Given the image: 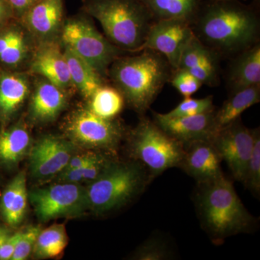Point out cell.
Returning <instances> with one entry per match:
<instances>
[{
	"instance_id": "6da1fadb",
	"label": "cell",
	"mask_w": 260,
	"mask_h": 260,
	"mask_svg": "<svg viewBox=\"0 0 260 260\" xmlns=\"http://www.w3.org/2000/svg\"><path fill=\"white\" fill-rule=\"evenodd\" d=\"M191 25L195 37L220 56H236L259 44V15L237 0H209Z\"/></svg>"
},
{
	"instance_id": "7a4b0ae2",
	"label": "cell",
	"mask_w": 260,
	"mask_h": 260,
	"mask_svg": "<svg viewBox=\"0 0 260 260\" xmlns=\"http://www.w3.org/2000/svg\"><path fill=\"white\" fill-rule=\"evenodd\" d=\"M174 71L162 54L144 49L135 55L117 58L112 63L111 77L129 105L144 114L170 82Z\"/></svg>"
},
{
	"instance_id": "3957f363",
	"label": "cell",
	"mask_w": 260,
	"mask_h": 260,
	"mask_svg": "<svg viewBox=\"0 0 260 260\" xmlns=\"http://www.w3.org/2000/svg\"><path fill=\"white\" fill-rule=\"evenodd\" d=\"M198 184L196 205L200 220L213 240L218 242L254 229L255 219L225 176Z\"/></svg>"
},
{
	"instance_id": "277c9868",
	"label": "cell",
	"mask_w": 260,
	"mask_h": 260,
	"mask_svg": "<svg viewBox=\"0 0 260 260\" xmlns=\"http://www.w3.org/2000/svg\"><path fill=\"white\" fill-rule=\"evenodd\" d=\"M84 9L96 19L116 47L141 51L153 25V15L142 0H84Z\"/></svg>"
},
{
	"instance_id": "5b68a950",
	"label": "cell",
	"mask_w": 260,
	"mask_h": 260,
	"mask_svg": "<svg viewBox=\"0 0 260 260\" xmlns=\"http://www.w3.org/2000/svg\"><path fill=\"white\" fill-rule=\"evenodd\" d=\"M151 180L146 168L139 161L111 162L85 189L88 208L99 213L119 208L142 192Z\"/></svg>"
},
{
	"instance_id": "8992f818",
	"label": "cell",
	"mask_w": 260,
	"mask_h": 260,
	"mask_svg": "<svg viewBox=\"0 0 260 260\" xmlns=\"http://www.w3.org/2000/svg\"><path fill=\"white\" fill-rule=\"evenodd\" d=\"M131 136L133 156L146 168L152 179L168 169L180 166L184 153L182 143L155 121L143 118Z\"/></svg>"
},
{
	"instance_id": "52a82bcc",
	"label": "cell",
	"mask_w": 260,
	"mask_h": 260,
	"mask_svg": "<svg viewBox=\"0 0 260 260\" xmlns=\"http://www.w3.org/2000/svg\"><path fill=\"white\" fill-rule=\"evenodd\" d=\"M61 37L65 47L86 61L99 74L104 73L119 56L118 47L103 37L86 19L68 20Z\"/></svg>"
},
{
	"instance_id": "ba28073f",
	"label": "cell",
	"mask_w": 260,
	"mask_h": 260,
	"mask_svg": "<svg viewBox=\"0 0 260 260\" xmlns=\"http://www.w3.org/2000/svg\"><path fill=\"white\" fill-rule=\"evenodd\" d=\"M38 218L43 221L77 215L88 208L86 190L79 184L64 182L30 193Z\"/></svg>"
},
{
	"instance_id": "9c48e42d",
	"label": "cell",
	"mask_w": 260,
	"mask_h": 260,
	"mask_svg": "<svg viewBox=\"0 0 260 260\" xmlns=\"http://www.w3.org/2000/svg\"><path fill=\"white\" fill-rule=\"evenodd\" d=\"M256 129L246 127L239 118L219 129L213 138L222 160L226 162L233 177L239 182L244 181L254 147Z\"/></svg>"
},
{
	"instance_id": "30bf717a",
	"label": "cell",
	"mask_w": 260,
	"mask_h": 260,
	"mask_svg": "<svg viewBox=\"0 0 260 260\" xmlns=\"http://www.w3.org/2000/svg\"><path fill=\"white\" fill-rule=\"evenodd\" d=\"M194 36L191 23L187 20H155L149 30L143 49H152L160 53L175 70L179 67L183 51Z\"/></svg>"
},
{
	"instance_id": "8fae6325",
	"label": "cell",
	"mask_w": 260,
	"mask_h": 260,
	"mask_svg": "<svg viewBox=\"0 0 260 260\" xmlns=\"http://www.w3.org/2000/svg\"><path fill=\"white\" fill-rule=\"evenodd\" d=\"M68 131L78 143L95 148H114L121 135L120 126L113 119L101 117L90 109L75 114Z\"/></svg>"
},
{
	"instance_id": "7c38bea8",
	"label": "cell",
	"mask_w": 260,
	"mask_h": 260,
	"mask_svg": "<svg viewBox=\"0 0 260 260\" xmlns=\"http://www.w3.org/2000/svg\"><path fill=\"white\" fill-rule=\"evenodd\" d=\"M184 153L179 168L194 178L198 184L224 175L223 161L212 140H199L183 144Z\"/></svg>"
},
{
	"instance_id": "4fadbf2b",
	"label": "cell",
	"mask_w": 260,
	"mask_h": 260,
	"mask_svg": "<svg viewBox=\"0 0 260 260\" xmlns=\"http://www.w3.org/2000/svg\"><path fill=\"white\" fill-rule=\"evenodd\" d=\"M70 143L55 137H44L30 151V172L34 177L44 179L64 171L73 156Z\"/></svg>"
},
{
	"instance_id": "5bb4252c",
	"label": "cell",
	"mask_w": 260,
	"mask_h": 260,
	"mask_svg": "<svg viewBox=\"0 0 260 260\" xmlns=\"http://www.w3.org/2000/svg\"><path fill=\"white\" fill-rule=\"evenodd\" d=\"M154 121L182 144L195 140H212L219 131L215 112L182 117H169L154 113Z\"/></svg>"
},
{
	"instance_id": "9a60e30c",
	"label": "cell",
	"mask_w": 260,
	"mask_h": 260,
	"mask_svg": "<svg viewBox=\"0 0 260 260\" xmlns=\"http://www.w3.org/2000/svg\"><path fill=\"white\" fill-rule=\"evenodd\" d=\"M220 57L194 36L181 54L178 69L189 72L203 85L215 86L219 83Z\"/></svg>"
},
{
	"instance_id": "2e32d148",
	"label": "cell",
	"mask_w": 260,
	"mask_h": 260,
	"mask_svg": "<svg viewBox=\"0 0 260 260\" xmlns=\"http://www.w3.org/2000/svg\"><path fill=\"white\" fill-rule=\"evenodd\" d=\"M228 83L232 93L260 85L259 43L235 56L229 68Z\"/></svg>"
},
{
	"instance_id": "e0dca14e",
	"label": "cell",
	"mask_w": 260,
	"mask_h": 260,
	"mask_svg": "<svg viewBox=\"0 0 260 260\" xmlns=\"http://www.w3.org/2000/svg\"><path fill=\"white\" fill-rule=\"evenodd\" d=\"M32 70L47 81L62 88L72 83L64 54L55 45H48L37 51Z\"/></svg>"
},
{
	"instance_id": "ac0fdd59",
	"label": "cell",
	"mask_w": 260,
	"mask_h": 260,
	"mask_svg": "<svg viewBox=\"0 0 260 260\" xmlns=\"http://www.w3.org/2000/svg\"><path fill=\"white\" fill-rule=\"evenodd\" d=\"M32 32L41 37L54 34L63 16L61 0H38L23 15Z\"/></svg>"
},
{
	"instance_id": "d6986e66",
	"label": "cell",
	"mask_w": 260,
	"mask_h": 260,
	"mask_svg": "<svg viewBox=\"0 0 260 260\" xmlns=\"http://www.w3.org/2000/svg\"><path fill=\"white\" fill-rule=\"evenodd\" d=\"M28 205L25 173L18 174L7 186L0 201L2 216L10 226L21 223Z\"/></svg>"
},
{
	"instance_id": "ffe728a7",
	"label": "cell",
	"mask_w": 260,
	"mask_h": 260,
	"mask_svg": "<svg viewBox=\"0 0 260 260\" xmlns=\"http://www.w3.org/2000/svg\"><path fill=\"white\" fill-rule=\"evenodd\" d=\"M260 102V85H253L233 93L222 107L215 112L218 129L229 125L240 118L246 109Z\"/></svg>"
},
{
	"instance_id": "44dd1931",
	"label": "cell",
	"mask_w": 260,
	"mask_h": 260,
	"mask_svg": "<svg viewBox=\"0 0 260 260\" xmlns=\"http://www.w3.org/2000/svg\"><path fill=\"white\" fill-rule=\"evenodd\" d=\"M65 102L61 88L50 82H43L39 84L32 96V115L41 121L51 120L61 112Z\"/></svg>"
},
{
	"instance_id": "7402d4cb",
	"label": "cell",
	"mask_w": 260,
	"mask_h": 260,
	"mask_svg": "<svg viewBox=\"0 0 260 260\" xmlns=\"http://www.w3.org/2000/svg\"><path fill=\"white\" fill-rule=\"evenodd\" d=\"M65 58L69 68L71 82L84 96L90 99L102 86L100 75L95 70L70 48L65 47Z\"/></svg>"
},
{
	"instance_id": "603a6c76",
	"label": "cell",
	"mask_w": 260,
	"mask_h": 260,
	"mask_svg": "<svg viewBox=\"0 0 260 260\" xmlns=\"http://www.w3.org/2000/svg\"><path fill=\"white\" fill-rule=\"evenodd\" d=\"M154 20L192 21L201 5V0H142Z\"/></svg>"
},
{
	"instance_id": "cb8c5ba5",
	"label": "cell",
	"mask_w": 260,
	"mask_h": 260,
	"mask_svg": "<svg viewBox=\"0 0 260 260\" xmlns=\"http://www.w3.org/2000/svg\"><path fill=\"white\" fill-rule=\"evenodd\" d=\"M28 93V84L23 77L9 75L0 80V114L11 115L22 105Z\"/></svg>"
},
{
	"instance_id": "d4e9b609",
	"label": "cell",
	"mask_w": 260,
	"mask_h": 260,
	"mask_svg": "<svg viewBox=\"0 0 260 260\" xmlns=\"http://www.w3.org/2000/svg\"><path fill=\"white\" fill-rule=\"evenodd\" d=\"M30 144L27 130L20 126L0 133V161L15 164L23 158Z\"/></svg>"
},
{
	"instance_id": "484cf974",
	"label": "cell",
	"mask_w": 260,
	"mask_h": 260,
	"mask_svg": "<svg viewBox=\"0 0 260 260\" xmlns=\"http://www.w3.org/2000/svg\"><path fill=\"white\" fill-rule=\"evenodd\" d=\"M68 244L66 229L62 224H54L41 231L32 251L38 258H51L59 255Z\"/></svg>"
},
{
	"instance_id": "4316f807",
	"label": "cell",
	"mask_w": 260,
	"mask_h": 260,
	"mask_svg": "<svg viewBox=\"0 0 260 260\" xmlns=\"http://www.w3.org/2000/svg\"><path fill=\"white\" fill-rule=\"evenodd\" d=\"M90 99V110L104 119H114L124 107V97L112 87L102 85Z\"/></svg>"
},
{
	"instance_id": "83f0119b",
	"label": "cell",
	"mask_w": 260,
	"mask_h": 260,
	"mask_svg": "<svg viewBox=\"0 0 260 260\" xmlns=\"http://www.w3.org/2000/svg\"><path fill=\"white\" fill-rule=\"evenodd\" d=\"M212 112H214L213 96L203 99L186 97L174 109L164 114L169 117H182Z\"/></svg>"
},
{
	"instance_id": "f1b7e54d",
	"label": "cell",
	"mask_w": 260,
	"mask_h": 260,
	"mask_svg": "<svg viewBox=\"0 0 260 260\" xmlns=\"http://www.w3.org/2000/svg\"><path fill=\"white\" fill-rule=\"evenodd\" d=\"M243 184L246 189L255 194L260 193V134L259 129H256L254 147L248 162Z\"/></svg>"
},
{
	"instance_id": "f546056e",
	"label": "cell",
	"mask_w": 260,
	"mask_h": 260,
	"mask_svg": "<svg viewBox=\"0 0 260 260\" xmlns=\"http://www.w3.org/2000/svg\"><path fill=\"white\" fill-rule=\"evenodd\" d=\"M26 50V43L23 34L14 30L10 42L0 54V60L9 65L18 64L23 60Z\"/></svg>"
},
{
	"instance_id": "4dcf8cb0",
	"label": "cell",
	"mask_w": 260,
	"mask_h": 260,
	"mask_svg": "<svg viewBox=\"0 0 260 260\" xmlns=\"http://www.w3.org/2000/svg\"><path fill=\"white\" fill-rule=\"evenodd\" d=\"M170 82L184 98L191 97L203 85L194 75L182 69L174 70Z\"/></svg>"
},
{
	"instance_id": "1f68e13d",
	"label": "cell",
	"mask_w": 260,
	"mask_h": 260,
	"mask_svg": "<svg viewBox=\"0 0 260 260\" xmlns=\"http://www.w3.org/2000/svg\"><path fill=\"white\" fill-rule=\"evenodd\" d=\"M170 256V251L164 241L153 237L140 246L135 257L141 260H164Z\"/></svg>"
},
{
	"instance_id": "d6a6232c",
	"label": "cell",
	"mask_w": 260,
	"mask_h": 260,
	"mask_svg": "<svg viewBox=\"0 0 260 260\" xmlns=\"http://www.w3.org/2000/svg\"><path fill=\"white\" fill-rule=\"evenodd\" d=\"M40 232L41 229L39 226H30L28 228L25 232H23L11 259H27L34 249L38 236Z\"/></svg>"
},
{
	"instance_id": "836d02e7",
	"label": "cell",
	"mask_w": 260,
	"mask_h": 260,
	"mask_svg": "<svg viewBox=\"0 0 260 260\" xmlns=\"http://www.w3.org/2000/svg\"><path fill=\"white\" fill-rule=\"evenodd\" d=\"M22 233L23 232L20 231L13 235H10L9 238L3 243V245L0 246V259H11L17 244L21 237Z\"/></svg>"
},
{
	"instance_id": "e575fe53",
	"label": "cell",
	"mask_w": 260,
	"mask_h": 260,
	"mask_svg": "<svg viewBox=\"0 0 260 260\" xmlns=\"http://www.w3.org/2000/svg\"><path fill=\"white\" fill-rule=\"evenodd\" d=\"M12 11L24 15L38 0H6Z\"/></svg>"
},
{
	"instance_id": "d590c367",
	"label": "cell",
	"mask_w": 260,
	"mask_h": 260,
	"mask_svg": "<svg viewBox=\"0 0 260 260\" xmlns=\"http://www.w3.org/2000/svg\"><path fill=\"white\" fill-rule=\"evenodd\" d=\"M95 154V153H88L84 154V155H75V156H72L64 170L78 169V168L81 167L84 164H86L89 160L93 158Z\"/></svg>"
},
{
	"instance_id": "8d00e7d4",
	"label": "cell",
	"mask_w": 260,
	"mask_h": 260,
	"mask_svg": "<svg viewBox=\"0 0 260 260\" xmlns=\"http://www.w3.org/2000/svg\"><path fill=\"white\" fill-rule=\"evenodd\" d=\"M12 11L9 5L6 0H0V22L4 20L5 17L8 16Z\"/></svg>"
},
{
	"instance_id": "74e56055",
	"label": "cell",
	"mask_w": 260,
	"mask_h": 260,
	"mask_svg": "<svg viewBox=\"0 0 260 260\" xmlns=\"http://www.w3.org/2000/svg\"><path fill=\"white\" fill-rule=\"evenodd\" d=\"M10 231L7 228L0 225V246L9 238Z\"/></svg>"
}]
</instances>
